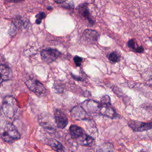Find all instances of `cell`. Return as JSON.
Segmentation results:
<instances>
[{
	"mask_svg": "<svg viewBox=\"0 0 152 152\" xmlns=\"http://www.w3.org/2000/svg\"><path fill=\"white\" fill-rule=\"evenodd\" d=\"M20 134L15 126L4 120L0 121V137L7 142H12L20 138Z\"/></svg>",
	"mask_w": 152,
	"mask_h": 152,
	"instance_id": "6da1fadb",
	"label": "cell"
},
{
	"mask_svg": "<svg viewBox=\"0 0 152 152\" xmlns=\"http://www.w3.org/2000/svg\"><path fill=\"white\" fill-rule=\"evenodd\" d=\"M18 109V103L14 97L8 96L4 99L1 109L6 117L10 119L13 118L16 115Z\"/></svg>",
	"mask_w": 152,
	"mask_h": 152,
	"instance_id": "7a4b0ae2",
	"label": "cell"
},
{
	"mask_svg": "<svg viewBox=\"0 0 152 152\" xmlns=\"http://www.w3.org/2000/svg\"><path fill=\"white\" fill-rule=\"evenodd\" d=\"M61 52L57 49L52 48L43 49L40 53L42 60L46 64L53 62L61 55Z\"/></svg>",
	"mask_w": 152,
	"mask_h": 152,
	"instance_id": "3957f363",
	"label": "cell"
},
{
	"mask_svg": "<svg viewBox=\"0 0 152 152\" xmlns=\"http://www.w3.org/2000/svg\"><path fill=\"white\" fill-rule=\"evenodd\" d=\"M27 87L37 94H41L46 91V88L39 81L34 78H28L25 81Z\"/></svg>",
	"mask_w": 152,
	"mask_h": 152,
	"instance_id": "277c9868",
	"label": "cell"
},
{
	"mask_svg": "<svg viewBox=\"0 0 152 152\" xmlns=\"http://www.w3.org/2000/svg\"><path fill=\"white\" fill-rule=\"evenodd\" d=\"M80 105L89 115L91 114H99L100 103L98 102L93 100H87Z\"/></svg>",
	"mask_w": 152,
	"mask_h": 152,
	"instance_id": "5b68a950",
	"label": "cell"
},
{
	"mask_svg": "<svg viewBox=\"0 0 152 152\" xmlns=\"http://www.w3.org/2000/svg\"><path fill=\"white\" fill-rule=\"evenodd\" d=\"M99 37V33L91 29H86L84 31L81 39L82 42L85 43L86 45H90L95 43Z\"/></svg>",
	"mask_w": 152,
	"mask_h": 152,
	"instance_id": "8992f818",
	"label": "cell"
},
{
	"mask_svg": "<svg viewBox=\"0 0 152 152\" xmlns=\"http://www.w3.org/2000/svg\"><path fill=\"white\" fill-rule=\"evenodd\" d=\"M70 114L72 118L77 121L87 120L90 119V116L80 105L73 107L70 111Z\"/></svg>",
	"mask_w": 152,
	"mask_h": 152,
	"instance_id": "52a82bcc",
	"label": "cell"
},
{
	"mask_svg": "<svg viewBox=\"0 0 152 152\" xmlns=\"http://www.w3.org/2000/svg\"><path fill=\"white\" fill-rule=\"evenodd\" d=\"M129 126L135 132H142L151 129V122H142L137 121H130Z\"/></svg>",
	"mask_w": 152,
	"mask_h": 152,
	"instance_id": "ba28073f",
	"label": "cell"
},
{
	"mask_svg": "<svg viewBox=\"0 0 152 152\" xmlns=\"http://www.w3.org/2000/svg\"><path fill=\"white\" fill-rule=\"evenodd\" d=\"M100 103V108L99 110V114L106 116L109 118H115L118 116L117 113H116L114 109L112 107L111 104H103Z\"/></svg>",
	"mask_w": 152,
	"mask_h": 152,
	"instance_id": "9c48e42d",
	"label": "cell"
},
{
	"mask_svg": "<svg viewBox=\"0 0 152 152\" xmlns=\"http://www.w3.org/2000/svg\"><path fill=\"white\" fill-rule=\"evenodd\" d=\"M54 116L58 128L63 129L67 125L68 123V118L62 110L59 109H56Z\"/></svg>",
	"mask_w": 152,
	"mask_h": 152,
	"instance_id": "30bf717a",
	"label": "cell"
},
{
	"mask_svg": "<svg viewBox=\"0 0 152 152\" xmlns=\"http://www.w3.org/2000/svg\"><path fill=\"white\" fill-rule=\"evenodd\" d=\"M12 77L11 69L4 64L0 65V84L10 80Z\"/></svg>",
	"mask_w": 152,
	"mask_h": 152,
	"instance_id": "8fae6325",
	"label": "cell"
},
{
	"mask_svg": "<svg viewBox=\"0 0 152 152\" xmlns=\"http://www.w3.org/2000/svg\"><path fill=\"white\" fill-rule=\"evenodd\" d=\"M78 11L79 12V14L83 17L86 20H87L88 23L93 26L94 21V20L91 18L90 16V13L89 11V10L88 8V5L87 4H80L78 7Z\"/></svg>",
	"mask_w": 152,
	"mask_h": 152,
	"instance_id": "7c38bea8",
	"label": "cell"
},
{
	"mask_svg": "<svg viewBox=\"0 0 152 152\" xmlns=\"http://www.w3.org/2000/svg\"><path fill=\"white\" fill-rule=\"evenodd\" d=\"M69 131L71 138L74 140H77L85 133L82 128L75 125H72L69 127Z\"/></svg>",
	"mask_w": 152,
	"mask_h": 152,
	"instance_id": "4fadbf2b",
	"label": "cell"
},
{
	"mask_svg": "<svg viewBox=\"0 0 152 152\" xmlns=\"http://www.w3.org/2000/svg\"><path fill=\"white\" fill-rule=\"evenodd\" d=\"M47 144L56 152H65V148L63 145L55 139H51L49 140Z\"/></svg>",
	"mask_w": 152,
	"mask_h": 152,
	"instance_id": "5bb4252c",
	"label": "cell"
},
{
	"mask_svg": "<svg viewBox=\"0 0 152 152\" xmlns=\"http://www.w3.org/2000/svg\"><path fill=\"white\" fill-rule=\"evenodd\" d=\"M76 140L78 144L83 146H88L92 144L94 139L91 136L84 133L82 136H81Z\"/></svg>",
	"mask_w": 152,
	"mask_h": 152,
	"instance_id": "9a60e30c",
	"label": "cell"
},
{
	"mask_svg": "<svg viewBox=\"0 0 152 152\" xmlns=\"http://www.w3.org/2000/svg\"><path fill=\"white\" fill-rule=\"evenodd\" d=\"M96 152H114V147L111 143L104 142L97 148Z\"/></svg>",
	"mask_w": 152,
	"mask_h": 152,
	"instance_id": "2e32d148",
	"label": "cell"
},
{
	"mask_svg": "<svg viewBox=\"0 0 152 152\" xmlns=\"http://www.w3.org/2000/svg\"><path fill=\"white\" fill-rule=\"evenodd\" d=\"M128 47L134 50L137 53H142L144 51V48L142 46H139L137 43L135 42L134 39H131L128 42Z\"/></svg>",
	"mask_w": 152,
	"mask_h": 152,
	"instance_id": "e0dca14e",
	"label": "cell"
},
{
	"mask_svg": "<svg viewBox=\"0 0 152 152\" xmlns=\"http://www.w3.org/2000/svg\"><path fill=\"white\" fill-rule=\"evenodd\" d=\"M108 59L113 64L117 63L120 61V56L116 52H112L108 54Z\"/></svg>",
	"mask_w": 152,
	"mask_h": 152,
	"instance_id": "ac0fdd59",
	"label": "cell"
},
{
	"mask_svg": "<svg viewBox=\"0 0 152 152\" xmlns=\"http://www.w3.org/2000/svg\"><path fill=\"white\" fill-rule=\"evenodd\" d=\"M46 17V14L44 12H40L36 15V23L37 24H40L42 19H43Z\"/></svg>",
	"mask_w": 152,
	"mask_h": 152,
	"instance_id": "d6986e66",
	"label": "cell"
},
{
	"mask_svg": "<svg viewBox=\"0 0 152 152\" xmlns=\"http://www.w3.org/2000/svg\"><path fill=\"white\" fill-rule=\"evenodd\" d=\"M100 103L103 104H111L110 97L107 95L103 96L100 100Z\"/></svg>",
	"mask_w": 152,
	"mask_h": 152,
	"instance_id": "ffe728a7",
	"label": "cell"
},
{
	"mask_svg": "<svg viewBox=\"0 0 152 152\" xmlns=\"http://www.w3.org/2000/svg\"><path fill=\"white\" fill-rule=\"evenodd\" d=\"M83 61V58L78 56H75L74 57V62L75 63V64L76 65V66H80L82 63Z\"/></svg>",
	"mask_w": 152,
	"mask_h": 152,
	"instance_id": "44dd1931",
	"label": "cell"
},
{
	"mask_svg": "<svg viewBox=\"0 0 152 152\" xmlns=\"http://www.w3.org/2000/svg\"><path fill=\"white\" fill-rule=\"evenodd\" d=\"M1 106H0V113H1Z\"/></svg>",
	"mask_w": 152,
	"mask_h": 152,
	"instance_id": "7402d4cb",
	"label": "cell"
},
{
	"mask_svg": "<svg viewBox=\"0 0 152 152\" xmlns=\"http://www.w3.org/2000/svg\"><path fill=\"white\" fill-rule=\"evenodd\" d=\"M142 152H144V151H142Z\"/></svg>",
	"mask_w": 152,
	"mask_h": 152,
	"instance_id": "603a6c76",
	"label": "cell"
}]
</instances>
